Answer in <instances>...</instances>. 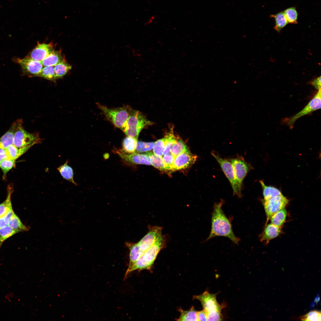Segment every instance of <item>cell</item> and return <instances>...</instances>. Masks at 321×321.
Segmentation results:
<instances>
[{"instance_id": "6da1fadb", "label": "cell", "mask_w": 321, "mask_h": 321, "mask_svg": "<svg viewBox=\"0 0 321 321\" xmlns=\"http://www.w3.org/2000/svg\"><path fill=\"white\" fill-rule=\"evenodd\" d=\"M224 202V201L221 200L214 204L212 214L211 230L206 240L215 237L224 236L238 244L240 239L234 234L231 223L222 210Z\"/></svg>"}, {"instance_id": "7a4b0ae2", "label": "cell", "mask_w": 321, "mask_h": 321, "mask_svg": "<svg viewBox=\"0 0 321 321\" xmlns=\"http://www.w3.org/2000/svg\"><path fill=\"white\" fill-rule=\"evenodd\" d=\"M165 244V239L162 236L131 266L128 268L125 278H126L130 273L135 270L150 269L158 253Z\"/></svg>"}, {"instance_id": "3957f363", "label": "cell", "mask_w": 321, "mask_h": 321, "mask_svg": "<svg viewBox=\"0 0 321 321\" xmlns=\"http://www.w3.org/2000/svg\"><path fill=\"white\" fill-rule=\"evenodd\" d=\"M97 105L106 119L115 127L123 131L133 109L128 106L112 108H109L98 103Z\"/></svg>"}, {"instance_id": "277c9868", "label": "cell", "mask_w": 321, "mask_h": 321, "mask_svg": "<svg viewBox=\"0 0 321 321\" xmlns=\"http://www.w3.org/2000/svg\"><path fill=\"white\" fill-rule=\"evenodd\" d=\"M152 124L140 112L133 110L122 131L128 136L138 139L141 130Z\"/></svg>"}, {"instance_id": "5b68a950", "label": "cell", "mask_w": 321, "mask_h": 321, "mask_svg": "<svg viewBox=\"0 0 321 321\" xmlns=\"http://www.w3.org/2000/svg\"><path fill=\"white\" fill-rule=\"evenodd\" d=\"M15 122L13 144L17 147L30 148L35 144L41 142L42 140L38 133H31L25 130L21 120H18Z\"/></svg>"}, {"instance_id": "8992f818", "label": "cell", "mask_w": 321, "mask_h": 321, "mask_svg": "<svg viewBox=\"0 0 321 321\" xmlns=\"http://www.w3.org/2000/svg\"><path fill=\"white\" fill-rule=\"evenodd\" d=\"M321 93V89L318 90L313 98L302 110L291 117L283 119L282 120V123L287 125L290 129H292L295 122L298 119L320 109Z\"/></svg>"}, {"instance_id": "52a82bcc", "label": "cell", "mask_w": 321, "mask_h": 321, "mask_svg": "<svg viewBox=\"0 0 321 321\" xmlns=\"http://www.w3.org/2000/svg\"><path fill=\"white\" fill-rule=\"evenodd\" d=\"M289 201L282 194L267 199H263L262 203L267 216V221L276 213L284 208Z\"/></svg>"}, {"instance_id": "ba28073f", "label": "cell", "mask_w": 321, "mask_h": 321, "mask_svg": "<svg viewBox=\"0 0 321 321\" xmlns=\"http://www.w3.org/2000/svg\"><path fill=\"white\" fill-rule=\"evenodd\" d=\"M230 160L237 183L238 197H241L243 182L250 169V167L244 160L240 157L231 159Z\"/></svg>"}, {"instance_id": "9c48e42d", "label": "cell", "mask_w": 321, "mask_h": 321, "mask_svg": "<svg viewBox=\"0 0 321 321\" xmlns=\"http://www.w3.org/2000/svg\"><path fill=\"white\" fill-rule=\"evenodd\" d=\"M211 154L218 163L230 182L233 190V195H237L238 197V186L232 163L213 152H212Z\"/></svg>"}, {"instance_id": "30bf717a", "label": "cell", "mask_w": 321, "mask_h": 321, "mask_svg": "<svg viewBox=\"0 0 321 321\" xmlns=\"http://www.w3.org/2000/svg\"><path fill=\"white\" fill-rule=\"evenodd\" d=\"M16 62L21 66L24 74L31 76H38L43 68V65L41 61L33 59L29 57L17 58Z\"/></svg>"}, {"instance_id": "8fae6325", "label": "cell", "mask_w": 321, "mask_h": 321, "mask_svg": "<svg viewBox=\"0 0 321 321\" xmlns=\"http://www.w3.org/2000/svg\"><path fill=\"white\" fill-rule=\"evenodd\" d=\"M162 228L158 226H151L147 233L137 243L144 253L152 246L162 235Z\"/></svg>"}, {"instance_id": "7c38bea8", "label": "cell", "mask_w": 321, "mask_h": 321, "mask_svg": "<svg viewBox=\"0 0 321 321\" xmlns=\"http://www.w3.org/2000/svg\"><path fill=\"white\" fill-rule=\"evenodd\" d=\"M194 298L201 302L203 309L207 313L213 311H221L223 308L224 306L217 301L216 295L210 294L207 291L201 295L195 296Z\"/></svg>"}, {"instance_id": "4fadbf2b", "label": "cell", "mask_w": 321, "mask_h": 321, "mask_svg": "<svg viewBox=\"0 0 321 321\" xmlns=\"http://www.w3.org/2000/svg\"><path fill=\"white\" fill-rule=\"evenodd\" d=\"M116 152L122 159L133 164L151 165L149 155L146 154H141L135 152L129 153L121 149L116 150Z\"/></svg>"}, {"instance_id": "5bb4252c", "label": "cell", "mask_w": 321, "mask_h": 321, "mask_svg": "<svg viewBox=\"0 0 321 321\" xmlns=\"http://www.w3.org/2000/svg\"><path fill=\"white\" fill-rule=\"evenodd\" d=\"M197 158L196 155L192 154L188 150L175 157L171 170L186 168L194 163Z\"/></svg>"}, {"instance_id": "9a60e30c", "label": "cell", "mask_w": 321, "mask_h": 321, "mask_svg": "<svg viewBox=\"0 0 321 321\" xmlns=\"http://www.w3.org/2000/svg\"><path fill=\"white\" fill-rule=\"evenodd\" d=\"M54 50L51 43H37V46L31 51L30 57L39 61H42Z\"/></svg>"}, {"instance_id": "2e32d148", "label": "cell", "mask_w": 321, "mask_h": 321, "mask_svg": "<svg viewBox=\"0 0 321 321\" xmlns=\"http://www.w3.org/2000/svg\"><path fill=\"white\" fill-rule=\"evenodd\" d=\"M281 231L280 227L272 224L266 225L260 235V240L266 243L277 237Z\"/></svg>"}, {"instance_id": "e0dca14e", "label": "cell", "mask_w": 321, "mask_h": 321, "mask_svg": "<svg viewBox=\"0 0 321 321\" xmlns=\"http://www.w3.org/2000/svg\"><path fill=\"white\" fill-rule=\"evenodd\" d=\"M64 60V57L60 51L54 50L41 62L44 66H55Z\"/></svg>"}, {"instance_id": "ac0fdd59", "label": "cell", "mask_w": 321, "mask_h": 321, "mask_svg": "<svg viewBox=\"0 0 321 321\" xmlns=\"http://www.w3.org/2000/svg\"><path fill=\"white\" fill-rule=\"evenodd\" d=\"M15 125V122L9 130L0 138V148L6 149L13 144Z\"/></svg>"}, {"instance_id": "d6986e66", "label": "cell", "mask_w": 321, "mask_h": 321, "mask_svg": "<svg viewBox=\"0 0 321 321\" xmlns=\"http://www.w3.org/2000/svg\"><path fill=\"white\" fill-rule=\"evenodd\" d=\"M61 175L63 178L72 182L75 185H77L73 179L74 173L72 168L68 164V161L63 165L57 168Z\"/></svg>"}, {"instance_id": "ffe728a7", "label": "cell", "mask_w": 321, "mask_h": 321, "mask_svg": "<svg viewBox=\"0 0 321 321\" xmlns=\"http://www.w3.org/2000/svg\"><path fill=\"white\" fill-rule=\"evenodd\" d=\"M173 128H170L169 131L166 133L164 137L165 139V147L163 155L171 153V147L177 141L178 138L174 135Z\"/></svg>"}, {"instance_id": "44dd1931", "label": "cell", "mask_w": 321, "mask_h": 321, "mask_svg": "<svg viewBox=\"0 0 321 321\" xmlns=\"http://www.w3.org/2000/svg\"><path fill=\"white\" fill-rule=\"evenodd\" d=\"M8 226L17 232L18 233L28 231L29 229L28 227L23 224L19 218L15 213L10 218L8 222Z\"/></svg>"}, {"instance_id": "7402d4cb", "label": "cell", "mask_w": 321, "mask_h": 321, "mask_svg": "<svg viewBox=\"0 0 321 321\" xmlns=\"http://www.w3.org/2000/svg\"><path fill=\"white\" fill-rule=\"evenodd\" d=\"M13 190L12 187L9 186L6 199L4 202L0 204V218L3 217L10 210L12 209L11 197Z\"/></svg>"}, {"instance_id": "603a6c76", "label": "cell", "mask_w": 321, "mask_h": 321, "mask_svg": "<svg viewBox=\"0 0 321 321\" xmlns=\"http://www.w3.org/2000/svg\"><path fill=\"white\" fill-rule=\"evenodd\" d=\"M149 155L151 165L161 170H169L162 157L158 156L151 152H147Z\"/></svg>"}, {"instance_id": "cb8c5ba5", "label": "cell", "mask_w": 321, "mask_h": 321, "mask_svg": "<svg viewBox=\"0 0 321 321\" xmlns=\"http://www.w3.org/2000/svg\"><path fill=\"white\" fill-rule=\"evenodd\" d=\"M138 139L127 136L123 140L122 143V150L129 153L136 152Z\"/></svg>"}, {"instance_id": "d4e9b609", "label": "cell", "mask_w": 321, "mask_h": 321, "mask_svg": "<svg viewBox=\"0 0 321 321\" xmlns=\"http://www.w3.org/2000/svg\"><path fill=\"white\" fill-rule=\"evenodd\" d=\"M270 17L274 19L275 25L274 29L278 32H280L288 24L283 12H280L275 14L271 15Z\"/></svg>"}, {"instance_id": "484cf974", "label": "cell", "mask_w": 321, "mask_h": 321, "mask_svg": "<svg viewBox=\"0 0 321 321\" xmlns=\"http://www.w3.org/2000/svg\"><path fill=\"white\" fill-rule=\"evenodd\" d=\"M259 182L262 188L264 199H267L282 194L278 189L273 186L266 185L262 180Z\"/></svg>"}, {"instance_id": "4316f807", "label": "cell", "mask_w": 321, "mask_h": 321, "mask_svg": "<svg viewBox=\"0 0 321 321\" xmlns=\"http://www.w3.org/2000/svg\"><path fill=\"white\" fill-rule=\"evenodd\" d=\"M71 68V66L65 60L56 64L54 66L56 79L61 78L65 75Z\"/></svg>"}, {"instance_id": "83f0119b", "label": "cell", "mask_w": 321, "mask_h": 321, "mask_svg": "<svg viewBox=\"0 0 321 321\" xmlns=\"http://www.w3.org/2000/svg\"><path fill=\"white\" fill-rule=\"evenodd\" d=\"M287 215V211L285 208L281 210L270 218L271 224L280 227L285 222Z\"/></svg>"}, {"instance_id": "f1b7e54d", "label": "cell", "mask_w": 321, "mask_h": 321, "mask_svg": "<svg viewBox=\"0 0 321 321\" xmlns=\"http://www.w3.org/2000/svg\"><path fill=\"white\" fill-rule=\"evenodd\" d=\"M180 315L179 321H197V311L193 307H192L188 310H180Z\"/></svg>"}, {"instance_id": "f546056e", "label": "cell", "mask_w": 321, "mask_h": 321, "mask_svg": "<svg viewBox=\"0 0 321 321\" xmlns=\"http://www.w3.org/2000/svg\"><path fill=\"white\" fill-rule=\"evenodd\" d=\"M283 12L288 23H298V14L295 7H292L287 8Z\"/></svg>"}, {"instance_id": "4dcf8cb0", "label": "cell", "mask_w": 321, "mask_h": 321, "mask_svg": "<svg viewBox=\"0 0 321 321\" xmlns=\"http://www.w3.org/2000/svg\"><path fill=\"white\" fill-rule=\"evenodd\" d=\"M188 150L186 145L183 140L178 138L177 141L171 147V153L175 157Z\"/></svg>"}, {"instance_id": "1f68e13d", "label": "cell", "mask_w": 321, "mask_h": 321, "mask_svg": "<svg viewBox=\"0 0 321 321\" xmlns=\"http://www.w3.org/2000/svg\"><path fill=\"white\" fill-rule=\"evenodd\" d=\"M47 80L54 81L56 79L54 66H45L38 75Z\"/></svg>"}, {"instance_id": "d6a6232c", "label": "cell", "mask_w": 321, "mask_h": 321, "mask_svg": "<svg viewBox=\"0 0 321 321\" xmlns=\"http://www.w3.org/2000/svg\"><path fill=\"white\" fill-rule=\"evenodd\" d=\"M18 232L8 226L0 228V248L5 240Z\"/></svg>"}, {"instance_id": "836d02e7", "label": "cell", "mask_w": 321, "mask_h": 321, "mask_svg": "<svg viewBox=\"0 0 321 321\" xmlns=\"http://www.w3.org/2000/svg\"><path fill=\"white\" fill-rule=\"evenodd\" d=\"M15 160L8 158L0 163V168L3 173V177L4 178L6 176L8 172L14 166Z\"/></svg>"}, {"instance_id": "e575fe53", "label": "cell", "mask_w": 321, "mask_h": 321, "mask_svg": "<svg viewBox=\"0 0 321 321\" xmlns=\"http://www.w3.org/2000/svg\"><path fill=\"white\" fill-rule=\"evenodd\" d=\"M301 320L309 321H320L321 320V313L320 311H311L300 317Z\"/></svg>"}, {"instance_id": "d590c367", "label": "cell", "mask_w": 321, "mask_h": 321, "mask_svg": "<svg viewBox=\"0 0 321 321\" xmlns=\"http://www.w3.org/2000/svg\"><path fill=\"white\" fill-rule=\"evenodd\" d=\"M155 142H146L138 141L136 152L137 153L147 152L153 149Z\"/></svg>"}, {"instance_id": "8d00e7d4", "label": "cell", "mask_w": 321, "mask_h": 321, "mask_svg": "<svg viewBox=\"0 0 321 321\" xmlns=\"http://www.w3.org/2000/svg\"><path fill=\"white\" fill-rule=\"evenodd\" d=\"M165 147L164 137L156 141L153 148V153L158 156L162 157L163 155Z\"/></svg>"}, {"instance_id": "74e56055", "label": "cell", "mask_w": 321, "mask_h": 321, "mask_svg": "<svg viewBox=\"0 0 321 321\" xmlns=\"http://www.w3.org/2000/svg\"><path fill=\"white\" fill-rule=\"evenodd\" d=\"M5 150L9 158L16 160L20 157L18 148L13 144L9 146Z\"/></svg>"}, {"instance_id": "f35d334b", "label": "cell", "mask_w": 321, "mask_h": 321, "mask_svg": "<svg viewBox=\"0 0 321 321\" xmlns=\"http://www.w3.org/2000/svg\"><path fill=\"white\" fill-rule=\"evenodd\" d=\"M221 311L215 310L207 313V321H221L222 316Z\"/></svg>"}, {"instance_id": "ab89813d", "label": "cell", "mask_w": 321, "mask_h": 321, "mask_svg": "<svg viewBox=\"0 0 321 321\" xmlns=\"http://www.w3.org/2000/svg\"><path fill=\"white\" fill-rule=\"evenodd\" d=\"M14 213V212L12 209L4 216L0 218V228L8 226V221Z\"/></svg>"}, {"instance_id": "60d3db41", "label": "cell", "mask_w": 321, "mask_h": 321, "mask_svg": "<svg viewBox=\"0 0 321 321\" xmlns=\"http://www.w3.org/2000/svg\"><path fill=\"white\" fill-rule=\"evenodd\" d=\"M175 157L171 153L164 155L162 157L164 161L167 166L169 170H171Z\"/></svg>"}, {"instance_id": "b9f144b4", "label": "cell", "mask_w": 321, "mask_h": 321, "mask_svg": "<svg viewBox=\"0 0 321 321\" xmlns=\"http://www.w3.org/2000/svg\"><path fill=\"white\" fill-rule=\"evenodd\" d=\"M207 313L204 310L197 311V321H207Z\"/></svg>"}, {"instance_id": "7bdbcfd3", "label": "cell", "mask_w": 321, "mask_h": 321, "mask_svg": "<svg viewBox=\"0 0 321 321\" xmlns=\"http://www.w3.org/2000/svg\"><path fill=\"white\" fill-rule=\"evenodd\" d=\"M314 87L318 90L321 89V77H319L314 80L310 83Z\"/></svg>"}, {"instance_id": "ee69618b", "label": "cell", "mask_w": 321, "mask_h": 321, "mask_svg": "<svg viewBox=\"0 0 321 321\" xmlns=\"http://www.w3.org/2000/svg\"><path fill=\"white\" fill-rule=\"evenodd\" d=\"M156 16L155 15H153L151 16L150 18L144 23L145 26H148L150 25L155 19Z\"/></svg>"}, {"instance_id": "f6af8a7d", "label": "cell", "mask_w": 321, "mask_h": 321, "mask_svg": "<svg viewBox=\"0 0 321 321\" xmlns=\"http://www.w3.org/2000/svg\"><path fill=\"white\" fill-rule=\"evenodd\" d=\"M131 50L132 54L133 56L138 59L141 58V53H139L134 48H132Z\"/></svg>"}, {"instance_id": "bcb514c9", "label": "cell", "mask_w": 321, "mask_h": 321, "mask_svg": "<svg viewBox=\"0 0 321 321\" xmlns=\"http://www.w3.org/2000/svg\"><path fill=\"white\" fill-rule=\"evenodd\" d=\"M8 158V157L6 152L0 155V163L3 160Z\"/></svg>"}, {"instance_id": "7dc6e473", "label": "cell", "mask_w": 321, "mask_h": 321, "mask_svg": "<svg viewBox=\"0 0 321 321\" xmlns=\"http://www.w3.org/2000/svg\"><path fill=\"white\" fill-rule=\"evenodd\" d=\"M320 300V298L318 295L316 296V297L314 299V302L315 304H317L319 302Z\"/></svg>"}, {"instance_id": "c3c4849f", "label": "cell", "mask_w": 321, "mask_h": 321, "mask_svg": "<svg viewBox=\"0 0 321 321\" xmlns=\"http://www.w3.org/2000/svg\"><path fill=\"white\" fill-rule=\"evenodd\" d=\"M6 152L5 149L0 148V155L5 153Z\"/></svg>"}, {"instance_id": "681fc988", "label": "cell", "mask_w": 321, "mask_h": 321, "mask_svg": "<svg viewBox=\"0 0 321 321\" xmlns=\"http://www.w3.org/2000/svg\"><path fill=\"white\" fill-rule=\"evenodd\" d=\"M315 304V303L314 302L312 303H311V305H310V307L311 308H312L314 307V306Z\"/></svg>"}]
</instances>
